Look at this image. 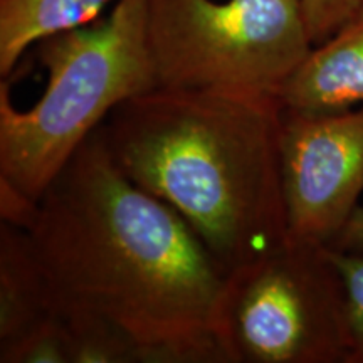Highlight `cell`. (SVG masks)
Returning <instances> with one entry per match:
<instances>
[{
  "mask_svg": "<svg viewBox=\"0 0 363 363\" xmlns=\"http://www.w3.org/2000/svg\"><path fill=\"white\" fill-rule=\"evenodd\" d=\"M224 363H347L343 279L328 244L291 238L224 276Z\"/></svg>",
  "mask_w": 363,
  "mask_h": 363,
  "instance_id": "cell-5",
  "label": "cell"
},
{
  "mask_svg": "<svg viewBox=\"0 0 363 363\" xmlns=\"http://www.w3.org/2000/svg\"><path fill=\"white\" fill-rule=\"evenodd\" d=\"M286 110L340 111L363 104V0L325 43L315 45L278 93Z\"/></svg>",
  "mask_w": 363,
  "mask_h": 363,
  "instance_id": "cell-7",
  "label": "cell"
},
{
  "mask_svg": "<svg viewBox=\"0 0 363 363\" xmlns=\"http://www.w3.org/2000/svg\"><path fill=\"white\" fill-rule=\"evenodd\" d=\"M281 172L291 238L330 244L363 195V104L286 110Z\"/></svg>",
  "mask_w": 363,
  "mask_h": 363,
  "instance_id": "cell-6",
  "label": "cell"
},
{
  "mask_svg": "<svg viewBox=\"0 0 363 363\" xmlns=\"http://www.w3.org/2000/svg\"><path fill=\"white\" fill-rule=\"evenodd\" d=\"M39 202L30 201L29 197L22 195L12 185L0 182V216L2 222L27 229L38 212Z\"/></svg>",
  "mask_w": 363,
  "mask_h": 363,
  "instance_id": "cell-13",
  "label": "cell"
},
{
  "mask_svg": "<svg viewBox=\"0 0 363 363\" xmlns=\"http://www.w3.org/2000/svg\"><path fill=\"white\" fill-rule=\"evenodd\" d=\"M330 251L345 288L348 323L347 363H363V252H343L331 247Z\"/></svg>",
  "mask_w": 363,
  "mask_h": 363,
  "instance_id": "cell-11",
  "label": "cell"
},
{
  "mask_svg": "<svg viewBox=\"0 0 363 363\" xmlns=\"http://www.w3.org/2000/svg\"><path fill=\"white\" fill-rule=\"evenodd\" d=\"M147 0H118L110 16L38 43L48 86L19 111L0 83V182L39 202L118 104L157 88Z\"/></svg>",
  "mask_w": 363,
  "mask_h": 363,
  "instance_id": "cell-3",
  "label": "cell"
},
{
  "mask_svg": "<svg viewBox=\"0 0 363 363\" xmlns=\"http://www.w3.org/2000/svg\"><path fill=\"white\" fill-rule=\"evenodd\" d=\"M328 246L335 251L363 252V206L357 207V211Z\"/></svg>",
  "mask_w": 363,
  "mask_h": 363,
  "instance_id": "cell-14",
  "label": "cell"
},
{
  "mask_svg": "<svg viewBox=\"0 0 363 363\" xmlns=\"http://www.w3.org/2000/svg\"><path fill=\"white\" fill-rule=\"evenodd\" d=\"M157 88L262 93L315 48L301 0H147Z\"/></svg>",
  "mask_w": 363,
  "mask_h": 363,
  "instance_id": "cell-4",
  "label": "cell"
},
{
  "mask_svg": "<svg viewBox=\"0 0 363 363\" xmlns=\"http://www.w3.org/2000/svg\"><path fill=\"white\" fill-rule=\"evenodd\" d=\"M362 0H301V11L313 44L331 38L353 16Z\"/></svg>",
  "mask_w": 363,
  "mask_h": 363,
  "instance_id": "cell-12",
  "label": "cell"
},
{
  "mask_svg": "<svg viewBox=\"0 0 363 363\" xmlns=\"http://www.w3.org/2000/svg\"><path fill=\"white\" fill-rule=\"evenodd\" d=\"M24 230L74 363H224V272L175 208L118 170L99 128Z\"/></svg>",
  "mask_w": 363,
  "mask_h": 363,
  "instance_id": "cell-1",
  "label": "cell"
},
{
  "mask_svg": "<svg viewBox=\"0 0 363 363\" xmlns=\"http://www.w3.org/2000/svg\"><path fill=\"white\" fill-rule=\"evenodd\" d=\"M2 363H74L71 331L61 318H54L40 328L7 347H0Z\"/></svg>",
  "mask_w": 363,
  "mask_h": 363,
  "instance_id": "cell-10",
  "label": "cell"
},
{
  "mask_svg": "<svg viewBox=\"0 0 363 363\" xmlns=\"http://www.w3.org/2000/svg\"><path fill=\"white\" fill-rule=\"evenodd\" d=\"M283 116L272 94L153 88L118 104L99 133L118 170L175 208L225 276L291 239Z\"/></svg>",
  "mask_w": 363,
  "mask_h": 363,
  "instance_id": "cell-2",
  "label": "cell"
},
{
  "mask_svg": "<svg viewBox=\"0 0 363 363\" xmlns=\"http://www.w3.org/2000/svg\"><path fill=\"white\" fill-rule=\"evenodd\" d=\"M59 318L29 234L7 222L0 224V347L24 338Z\"/></svg>",
  "mask_w": 363,
  "mask_h": 363,
  "instance_id": "cell-8",
  "label": "cell"
},
{
  "mask_svg": "<svg viewBox=\"0 0 363 363\" xmlns=\"http://www.w3.org/2000/svg\"><path fill=\"white\" fill-rule=\"evenodd\" d=\"M118 0H0V76L7 78L30 45L91 24Z\"/></svg>",
  "mask_w": 363,
  "mask_h": 363,
  "instance_id": "cell-9",
  "label": "cell"
}]
</instances>
